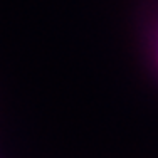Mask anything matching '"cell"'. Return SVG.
Returning a JSON list of instances; mask_svg holds the SVG:
<instances>
[]
</instances>
